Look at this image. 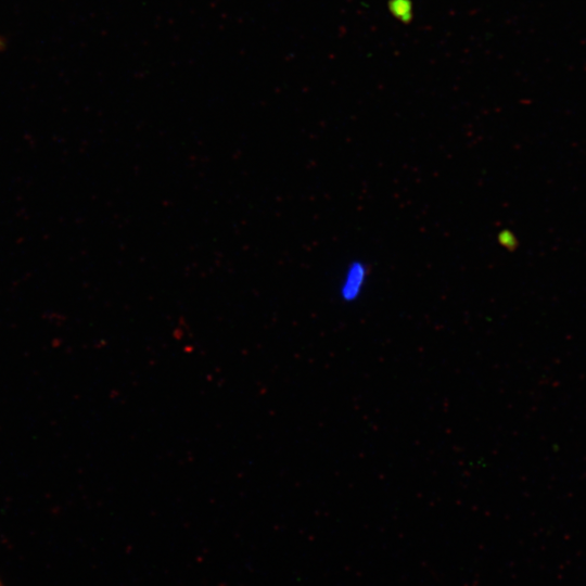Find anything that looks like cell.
Returning <instances> with one entry per match:
<instances>
[{
	"label": "cell",
	"mask_w": 586,
	"mask_h": 586,
	"mask_svg": "<svg viewBox=\"0 0 586 586\" xmlns=\"http://www.w3.org/2000/svg\"><path fill=\"white\" fill-rule=\"evenodd\" d=\"M367 268L361 262H354L347 269L341 288V296L345 302L355 301L360 294Z\"/></svg>",
	"instance_id": "obj_1"
},
{
	"label": "cell",
	"mask_w": 586,
	"mask_h": 586,
	"mask_svg": "<svg viewBox=\"0 0 586 586\" xmlns=\"http://www.w3.org/2000/svg\"><path fill=\"white\" fill-rule=\"evenodd\" d=\"M513 237H511V233H507L506 231H502L499 233L498 240L501 245L507 247L508 245L512 246L513 244Z\"/></svg>",
	"instance_id": "obj_2"
},
{
	"label": "cell",
	"mask_w": 586,
	"mask_h": 586,
	"mask_svg": "<svg viewBox=\"0 0 586 586\" xmlns=\"http://www.w3.org/2000/svg\"><path fill=\"white\" fill-rule=\"evenodd\" d=\"M1 46H2V40H1V38H0V47H1Z\"/></svg>",
	"instance_id": "obj_3"
},
{
	"label": "cell",
	"mask_w": 586,
	"mask_h": 586,
	"mask_svg": "<svg viewBox=\"0 0 586 586\" xmlns=\"http://www.w3.org/2000/svg\"><path fill=\"white\" fill-rule=\"evenodd\" d=\"M0 586H4V585L0 582Z\"/></svg>",
	"instance_id": "obj_4"
}]
</instances>
